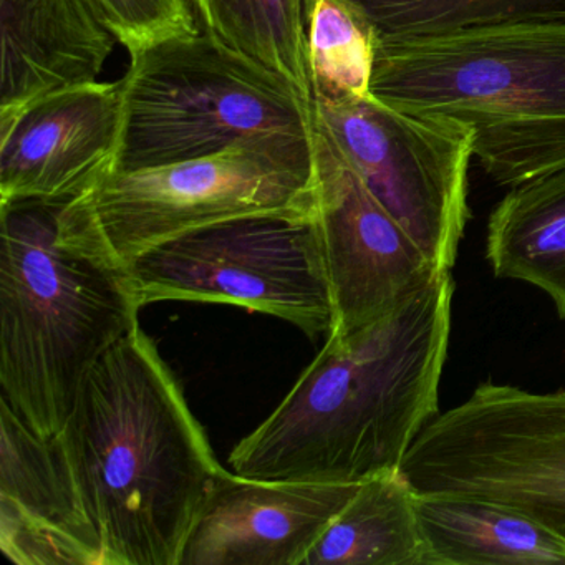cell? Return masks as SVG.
Returning <instances> with one entry per match:
<instances>
[{"label": "cell", "instance_id": "1", "mask_svg": "<svg viewBox=\"0 0 565 565\" xmlns=\"http://www.w3.org/2000/svg\"><path fill=\"white\" fill-rule=\"evenodd\" d=\"M451 273L395 310L326 345L279 406L234 446L236 475L356 484L402 468L438 413L448 356Z\"/></svg>", "mask_w": 565, "mask_h": 565}, {"label": "cell", "instance_id": "2", "mask_svg": "<svg viewBox=\"0 0 565 565\" xmlns=\"http://www.w3.org/2000/svg\"><path fill=\"white\" fill-rule=\"evenodd\" d=\"M52 441L104 565H180L223 466L140 327L87 373Z\"/></svg>", "mask_w": 565, "mask_h": 565}, {"label": "cell", "instance_id": "3", "mask_svg": "<svg viewBox=\"0 0 565 565\" xmlns=\"http://www.w3.org/2000/svg\"><path fill=\"white\" fill-rule=\"evenodd\" d=\"M62 203L0 204V398L45 439L95 363L140 327L127 273L62 236Z\"/></svg>", "mask_w": 565, "mask_h": 565}, {"label": "cell", "instance_id": "4", "mask_svg": "<svg viewBox=\"0 0 565 565\" xmlns=\"http://www.w3.org/2000/svg\"><path fill=\"white\" fill-rule=\"evenodd\" d=\"M372 95L465 127L501 186L565 168V22L379 44Z\"/></svg>", "mask_w": 565, "mask_h": 565}, {"label": "cell", "instance_id": "5", "mask_svg": "<svg viewBox=\"0 0 565 565\" xmlns=\"http://www.w3.org/2000/svg\"><path fill=\"white\" fill-rule=\"evenodd\" d=\"M317 211L310 135H270L221 153L105 174L64 201L65 239L125 270L148 250L239 217Z\"/></svg>", "mask_w": 565, "mask_h": 565}, {"label": "cell", "instance_id": "6", "mask_svg": "<svg viewBox=\"0 0 565 565\" xmlns=\"http://www.w3.org/2000/svg\"><path fill=\"white\" fill-rule=\"evenodd\" d=\"M115 173L181 163L270 135H310L313 104L210 32L130 55Z\"/></svg>", "mask_w": 565, "mask_h": 565}, {"label": "cell", "instance_id": "7", "mask_svg": "<svg viewBox=\"0 0 565 565\" xmlns=\"http://www.w3.org/2000/svg\"><path fill=\"white\" fill-rule=\"evenodd\" d=\"M138 307L196 302L243 307L330 332L332 292L316 213L260 214L168 241L125 269Z\"/></svg>", "mask_w": 565, "mask_h": 565}, {"label": "cell", "instance_id": "8", "mask_svg": "<svg viewBox=\"0 0 565 565\" xmlns=\"http://www.w3.org/2000/svg\"><path fill=\"white\" fill-rule=\"evenodd\" d=\"M399 471L418 494L501 502L565 537V390L481 383L423 428Z\"/></svg>", "mask_w": 565, "mask_h": 565}, {"label": "cell", "instance_id": "9", "mask_svg": "<svg viewBox=\"0 0 565 565\" xmlns=\"http://www.w3.org/2000/svg\"><path fill=\"white\" fill-rule=\"evenodd\" d=\"M329 135L370 193L443 273H451L469 220L472 137L443 118L422 117L369 95L312 102Z\"/></svg>", "mask_w": 565, "mask_h": 565}, {"label": "cell", "instance_id": "10", "mask_svg": "<svg viewBox=\"0 0 565 565\" xmlns=\"http://www.w3.org/2000/svg\"><path fill=\"white\" fill-rule=\"evenodd\" d=\"M313 147L317 221L333 302L327 337H343L388 316L443 270L370 193L317 121Z\"/></svg>", "mask_w": 565, "mask_h": 565}, {"label": "cell", "instance_id": "11", "mask_svg": "<svg viewBox=\"0 0 565 565\" xmlns=\"http://www.w3.org/2000/svg\"><path fill=\"white\" fill-rule=\"evenodd\" d=\"M121 85L52 92L0 121V204L67 201L114 170Z\"/></svg>", "mask_w": 565, "mask_h": 565}, {"label": "cell", "instance_id": "12", "mask_svg": "<svg viewBox=\"0 0 565 565\" xmlns=\"http://www.w3.org/2000/svg\"><path fill=\"white\" fill-rule=\"evenodd\" d=\"M356 484L266 481L221 469L180 565H302Z\"/></svg>", "mask_w": 565, "mask_h": 565}, {"label": "cell", "instance_id": "13", "mask_svg": "<svg viewBox=\"0 0 565 565\" xmlns=\"http://www.w3.org/2000/svg\"><path fill=\"white\" fill-rule=\"evenodd\" d=\"M0 551L18 565H104L52 439L0 398Z\"/></svg>", "mask_w": 565, "mask_h": 565}, {"label": "cell", "instance_id": "14", "mask_svg": "<svg viewBox=\"0 0 565 565\" xmlns=\"http://www.w3.org/2000/svg\"><path fill=\"white\" fill-rule=\"evenodd\" d=\"M0 121L100 77L117 38L95 0H0Z\"/></svg>", "mask_w": 565, "mask_h": 565}, {"label": "cell", "instance_id": "15", "mask_svg": "<svg viewBox=\"0 0 565 565\" xmlns=\"http://www.w3.org/2000/svg\"><path fill=\"white\" fill-rule=\"evenodd\" d=\"M416 512L426 565H565V537L511 505L418 494Z\"/></svg>", "mask_w": 565, "mask_h": 565}, {"label": "cell", "instance_id": "16", "mask_svg": "<svg viewBox=\"0 0 565 565\" xmlns=\"http://www.w3.org/2000/svg\"><path fill=\"white\" fill-rule=\"evenodd\" d=\"M486 257L498 279L544 290L565 320V168L502 198L489 216Z\"/></svg>", "mask_w": 565, "mask_h": 565}, {"label": "cell", "instance_id": "17", "mask_svg": "<svg viewBox=\"0 0 565 565\" xmlns=\"http://www.w3.org/2000/svg\"><path fill=\"white\" fill-rule=\"evenodd\" d=\"M416 498L399 469L359 482L302 565H426Z\"/></svg>", "mask_w": 565, "mask_h": 565}, {"label": "cell", "instance_id": "18", "mask_svg": "<svg viewBox=\"0 0 565 565\" xmlns=\"http://www.w3.org/2000/svg\"><path fill=\"white\" fill-rule=\"evenodd\" d=\"M217 41L286 78L312 104L303 0H193Z\"/></svg>", "mask_w": 565, "mask_h": 565}, {"label": "cell", "instance_id": "19", "mask_svg": "<svg viewBox=\"0 0 565 565\" xmlns=\"http://www.w3.org/2000/svg\"><path fill=\"white\" fill-rule=\"evenodd\" d=\"M379 44L504 25L565 22V0H350Z\"/></svg>", "mask_w": 565, "mask_h": 565}, {"label": "cell", "instance_id": "20", "mask_svg": "<svg viewBox=\"0 0 565 565\" xmlns=\"http://www.w3.org/2000/svg\"><path fill=\"white\" fill-rule=\"evenodd\" d=\"M306 54L313 102L372 95L375 32L350 0H303Z\"/></svg>", "mask_w": 565, "mask_h": 565}, {"label": "cell", "instance_id": "21", "mask_svg": "<svg viewBox=\"0 0 565 565\" xmlns=\"http://www.w3.org/2000/svg\"><path fill=\"white\" fill-rule=\"evenodd\" d=\"M95 4L130 55L163 39L198 32L191 6L181 0H95Z\"/></svg>", "mask_w": 565, "mask_h": 565}]
</instances>
